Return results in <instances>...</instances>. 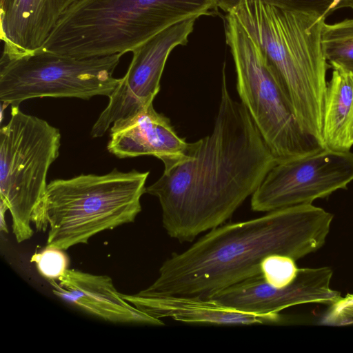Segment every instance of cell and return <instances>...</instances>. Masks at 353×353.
Wrapping results in <instances>:
<instances>
[{"instance_id":"obj_1","label":"cell","mask_w":353,"mask_h":353,"mask_svg":"<svg viewBox=\"0 0 353 353\" xmlns=\"http://www.w3.org/2000/svg\"><path fill=\"white\" fill-rule=\"evenodd\" d=\"M276 162L247 109L232 97L223 71L212 131L189 143L145 192L158 198L168 234L192 242L229 219Z\"/></svg>"},{"instance_id":"obj_2","label":"cell","mask_w":353,"mask_h":353,"mask_svg":"<svg viewBox=\"0 0 353 353\" xmlns=\"http://www.w3.org/2000/svg\"><path fill=\"white\" fill-rule=\"evenodd\" d=\"M332 219L333 215L321 208L301 204L221 225L185 251L172 253L162 263L157 279L138 294L209 299L261 274V263L269 255L297 260L319 250Z\"/></svg>"},{"instance_id":"obj_3","label":"cell","mask_w":353,"mask_h":353,"mask_svg":"<svg viewBox=\"0 0 353 353\" xmlns=\"http://www.w3.org/2000/svg\"><path fill=\"white\" fill-rule=\"evenodd\" d=\"M229 13L266 54L301 126L323 143L328 84V63L321 43L325 17L284 10L260 0H240Z\"/></svg>"},{"instance_id":"obj_4","label":"cell","mask_w":353,"mask_h":353,"mask_svg":"<svg viewBox=\"0 0 353 353\" xmlns=\"http://www.w3.org/2000/svg\"><path fill=\"white\" fill-rule=\"evenodd\" d=\"M217 8L216 0H75L41 49L78 59L124 54L176 23Z\"/></svg>"},{"instance_id":"obj_5","label":"cell","mask_w":353,"mask_h":353,"mask_svg":"<svg viewBox=\"0 0 353 353\" xmlns=\"http://www.w3.org/2000/svg\"><path fill=\"white\" fill-rule=\"evenodd\" d=\"M149 172L117 168L105 174H80L48 184L34 222L49 228L47 247L66 250L93 236L132 223L141 211Z\"/></svg>"},{"instance_id":"obj_6","label":"cell","mask_w":353,"mask_h":353,"mask_svg":"<svg viewBox=\"0 0 353 353\" xmlns=\"http://www.w3.org/2000/svg\"><path fill=\"white\" fill-rule=\"evenodd\" d=\"M225 19V40L234 62L241 102L277 162L325 149L301 126L275 69L257 41L231 13Z\"/></svg>"},{"instance_id":"obj_7","label":"cell","mask_w":353,"mask_h":353,"mask_svg":"<svg viewBox=\"0 0 353 353\" xmlns=\"http://www.w3.org/2000/svg\"><path fill=\"white\" fill-rule=\"evenodd\" d=\"M61 146L59 130L46 121L12 108L0 131V196L12 216L18 243L31 238L46 178Z\"/></svg>"},{"instance_id":"obj_8","label":"cell","mask_w":353,"mask_h":353,"mask_svg":"<svg viewBox=\"0 0 353 353\" xmlns=\"http://www.w3.org/2000/svg\"><path fill=\"white\" fill-rule=\"evenodd\" d=\"M121 54L78 59L39 49L0 59V101L19 108L24 101L42 97H109L119 83L113 77Z\"/></svg>"},{"instance_id":"obj_9","label":"cell","mask_w":353,"mask_h":353,"mask_svg":"<svg viewBox=\"0 0 353 353\" xmlns=\"http://www.w3.org/2000/svg\"><path fill=\"white\" fill-rule=\"evenodd\" d=\"M353 181V153L325 149L276 162L252 195L253 211L268 212L312 204Z\"/></svg>"},{"instance_id":"obj_10","label":"cell","mask_w":353,"mask_h":353,"mask_svg":"<svg viewBox=\"0 0 353 353\" xmlns=\"http://www.w3.org/2000/svg\"><path fill=\"white\" fill-rule=\"evenodd\" d=\"M197 17H192L159 32L132 51L125 74L108 97L109 101L94 123L91 135L102 137L111 127L120 126L152 103L171 51L188 43Z\"/></svg>"},{"instance_id":"obj_11","label":"cell","mask_w":353,"mask_h":353,"mask_svg":"<svg viewBox=\"0 0 353 353\" xmlns=\"http://www.w3.org/2000/svg\"><path fill=\"white\" fill-rule=\"evenodd\" d=\"M329 267L299 269L289 285L276 288L259 274L231 285L209 299L236 310L261 314H278L287 307L304 303L332 305L341 296L330 287Z\"/></svg>"},{"instance_id":"obj_12","label":"cell","mask_w":353,"mask_h":353,"mask_svg":"<svg viewBox=\"0 0 353 353\" xmlns=\"http://www.w3.org/2000/svg\"><path fill=\"white\" fill-rule=\"evenodd\" d=\"M110 129L109 152L120 159L152 155L164 167L180 160L189 143L178 136L170 119L157 112L152 103L128 122Z\"/></svg>"},{"instance_id":"obj_13","label":"cell","mask_w":353,"mask_h":353,"mask_svg":"<svg viewBox=\"0 0 353 353\" xmlns=\"http://www.w3.org/2000/svg\"><path fill=\"white\" fill-rule=\"evenodd\" d=\"M50 280L53 292L84 311L105 321L122 323L163 325L124 300L106 275L67 270L58 279Z\"/></svg>"},{"instance_id":"obj_14","label":"cell","mask_w":353,"mask_h":353,"mask_svg":"<svg viewBox=\"0 0 353 353\" xmlns=\"http://www.w3.org/2000/svg\"><path fill=\"white\" fill-rule=\"evenodd\" d=\"M121 297L137 309L157 319L172 318L185 323L216 325H252L274 323L279 314H261L243 312L210 299L184 296H145L124 294Z\"/></svg>"},{"instance_id":"obj_15","label":"cell","mask_w":353,"mask_h":353,"mask_svg":"<svg viewBox=\"0 0 353 353\" xmlns=\"http://www.w3.org/2000/svg\"><path fill=\"white\" fill-rule=\"evenodd\" d=\"M2 57L13 59L42 48L58 19L55 0H0Z\"/></svg>"},{"instance_id":"obj_16","label":"cell","mask_w":353,"mask_h":353,"mask_svg":"<svg viewBox=\"0 0 353 353\" xmlns=\"http://www.w3.org/2000/svg\"><path fill=\"white\" fill-rule=\"evenodd\" d=\"M326 149L345 152L353 145V74L334 70L327 84L323 125Z\"/></svg>"},{"instance_id":"obj_17","label":"cell","mask_w":353,"mask_h":353,"mask_svg":"<svg viewBox=\"0 0 353 353\" xmlns=\"http://www.w3.org/2000/svg\"><path fill=\"white\" fill-rule=\"evenodd\" d=\"M321 43L326 60L333 69L353 74V19L332 24L324 22Z\"/></svg>"},{"instance_id":"obj_18","label":"cell","mask_w":353,"mask_h":353,"mask_svg":"<svg viewBox=\"0 0 353 353\" xmlns=\"http://www.w3.org/2000/svg\"><path fill=\"white\" fill-rule=\"evenodd\" d=\"M292 258L281 254L266 256L261 263V274L270 285L282 288L291 283L299 268Z\"/></svg>"},{"instance_id":"obj_19","label":"cell","mask_w":353,"mask_h":353,"mask_svg":"<svg viewBox=\"0 0 353 353\" xmlns=\"http://www.w3.org/2000/svg\"><path fill=\"white\" fill-rule=\"evenodd\" d=\"M219 8L226 13L232 12L240 0H216ZM287 10L316 14L326 17L332 0H260Z\"/></svg>"},{"instance_id":"obj_20","label":"cell","mask_w":353,"mask_h":353,"mask_svg":"<svg viewBox=\"0 0 353 353\" xmlns=\"http://www.w3.org/2000/svg\"><path fill=\"white\" fill-rule=\"evenodd\" d=\"M68 261L63 250L47 246L31 258L39 272L49 281L58 280L68 270Z\"/></svg>"},{"instance_id":"obj_21","label":"cell","mask_w":353,"mask_h":353,"mask_svg":"<svg viewBox=\"0 0 353 353\" xmlns=\"http://www.w3.org/2000/svg\"><path fill=\"white\" fill-rule=\"evenodd\" d=\"M323 323L331 325L353 324V294L341 297L331 305V308Z\"/></svg>"},{"instance_id":"obj_22","label":"cell","mask_w":353,"mask_h":353,"mask_svg":"<svg viewBox=\"0 0 353 353\" xmlns=\"http://www.w3.org/2000/svg\"><path fill=\"white\" fill-rule=\"evenodd\" d=\"M7 210H8V207L3 203V201H1V202H0V212H0V214H1L0 228H1V231H3L6 233L8 232V226L6 225L4 217H5V213Z\"/></svg>"},{"instance_id":"obj_23","label":"cell","mask_w":353,"mask_h":353,"mask_svg":"<svg viewBox=\"0 0 353 353\" xmlns=\"http://www.w3.org/2000/svg\"><path fill=\"white\" fill-rule=\"evenodd\" d=\"M74 1L75 0H55L58 12V18L61 13Z\"/></svg>"},{"instance_id":"obj_24","label":"cell","mask_w":353,"mask_h":353,"mask_svg":"<svg viewBox=\"0 0 353 353\" xmlns=\"http://www.w3.org/2000/svg\"><path fill=\"white\" fill-rule=\"evenodd\" d=\"M343 0H332L331 4L330 5L327 9V13L332 9L336 8V6L342 1Z\"/></svg>"},{"instance_id":"obj_25","label":"cell","mask_w":353,"mask_h":353,"mask_svg":"<svg viewBox=\"0 0 353 353\" xmlns=\"http://www.w3.org/2000/svg\"><path fill=\"white\" fill-rule=\"evenodd\" d=\"M350 6H351V7L353 8V0H351Z\"/></svg>"}]
</instances>
